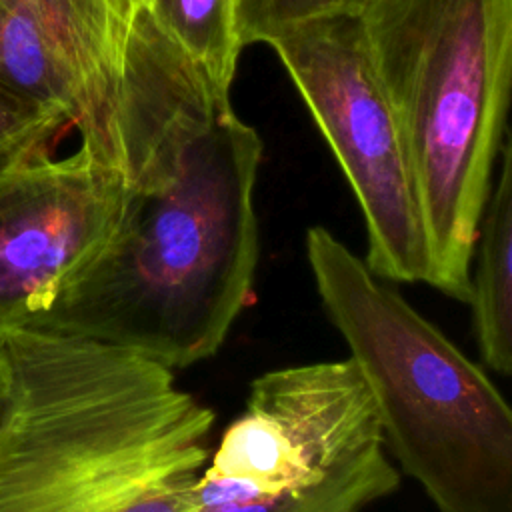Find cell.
<instances>
[{
    "instance_id": "1",
    "label": "cell",
    "mask_w": 512,
    "mask_h": 512,
    "mask_svg": "<svg viewBox=\"0 0 512 512\" xmlns=\"http://www.w3.org/2000/svg\"><path fill=\"white\" fill-rule=\"evenodd\" d=\"M118 230L26 328L98 340L170 370L212 358L260 262L262 140L138 0L116 108Z\"/></svg>"
},
{
    "instance_id": "2",
    "label": "cell",
    "mask_w": 512,
    "mask_h": 512,
    "mask_svg": "<svg viewBox=\"0 0 512 512\" xmlns=\"http://www.w3.org/2000/svg\"><path fill=\"white\" fill-rule=\"evenodd\" d=\"M0 352V512H196L216 414L174 370L38 328Z\"/></svg>"
},
{
    "instance_id": "3",
    "label": "cell",
    "mask_w": 512,
    "mask_h": 512,
    "mask_svg": "<svg viewBox=\"0 0 512 512\" xmlns=\"http://www.w3.org/2000/svg\"><path fill=\"white\" fill-rule=\"evenodd\" d=\"M356 10L412 170L426 284L468 304L474 240L508 134L512 0H362Z\"/></svg>"
},
{
    "instance_id": "4",
    "label": "cell",
    "mask_w": 512,
    "mask_h": 512,
    "mask_svg": "<svg viewBox=\"0 0 512 512\" xmlns=\"http://www.w3.org/2000/svg\"><path fill=\"white\" fill-rule=\"evenodd\" d=\"M304 254L400 474L436 512H512V410L488 372L326 226Z\"/></svg>"
},
{
    "instance_id": "5",
    "label": "cell",
    "mask_w": 512,
    "mask_h": 512,
    "mask_svg": "<svg viewBox=\"0 0 512 512\" xmlns=\"http://www.w3.org/2000/svg\"><path fill=\"white\" fill-rule=\"evenodd\" d=\"M400 480L356 364L318 360L252 380L194 502L196 512H364Z\"/></svg>"
},
{
    "instance_id": "6",
    "label": "cell",
    "mask_w": 512,
    "mask_h": 512,
    "mask_svg": "<svg viewBox=\"0 0 512 512\" xmlns=\"http://www.w3.org/2000/svg\"><path fill=\"white\" fill-rule=\"evenodd\" d=\"M266 44L290 74L358 200L366 266L392 284H426V242L412 170L372 70L358 10L298 20Z\"/></svg>"
},
{
    "instance_id": "7",
    "label": "cell",
    "mask_w": 512,
    "mask_h": 512,
    "mask_svg": "<svg viewBox=\"0 0 512 512\" xmlns=\"http://www.w3.org/2000/svg\"><path fill=\"white\" fill-rule=\"evenodd\" d=\"M124 172L78 146L0 174V338L38 320L110 242Z\"/></svg>"
},
{
    "instance_id": "8",
    "label": "cell",
    "mask_w": 512,
    "mask_h": 512,
    "mask_svg": "<svg viewBox=\"0 0 512 512\" xmlns=\"http://www.w3.org/2000/svg\"><path fill=\"white\" fill-rule=\"evenodd\" d=\"M8 2L38 28L74 78L88 112V134L80 144L102 162L120 168L116 108L138 0Z\"/></svg>"
},
{
    "instance_id": "9",
    "label": "cell",
    "mask_w": 512,
    "mask_h": 512,
    "mask_svg": "<svg viewBox=\"0 0 512 512\" xmlns=\"http://www.w3.org/2000/svg\"><path fill=\"white\" fill-rule=\"evenodd\" d=\"M492 186L480 216L472 260V326L482 364L500 374L512 372V140L504 136Z\"/></svg>"
},
{
    "instance_id": "10",
    "label": "cell",
    "mask_w": 512,
    "mask_h": 512,
    "mask_svg": "<svg viewBox=\"0 0 512 512\" xmlns=\"http://www.w3.org/2000/svg\"><path fill=\"white\" fill-rule=\"evenodd\" d=\"M0 90L64 116L88 134L84 98L38 28L8 0H0Z\"/></svg>"
},
{
    "instance_id": "11",
    "label": "cell",
    "mask_w": 512,
    "mask_h": 512,
    "mask_svg": "<svg viewBox=\"0 0 512 512\" xmlns=\"http://www.w3.org/2000/svg\"><path fill=\"white\" fill-rule=\"evenodd\" d=\"M160 30L202 72L214 92L230 98L242 42L236 0H140Z\"/></svg>"
},
{
    "instance_id": "12",
    "label": "cell",
    "mask_w": 512,
    "mask_h": 512,
    "mask_svg": "<svg viewBox=\"0 0 512 512\" xmlns=\"http://www.w3.org/2000/svg\"><path fill=\"white\" fill-rule=\"evenodd\" d=\"M66 128L64 116L0 90V174L52 156Z\"/></svg>"
},
{
    "instance_id": "13",
    "label": "cell",
    "mask_w": 512,
    "mask_h": 512,
    "mask_svg": "<svg viewBox=\"0 0 512 512\" xmlns=\"http://www.w3.org/2000/svg\"><path fill=\"white\" fill-rule=\"evenodd\" d=\"M362 0H236L242 46L268 42L282 28L332 10H356Z\"/></svg>"
},
{
    "instance_id": "14",
    "label": "cell",
    "mask_w": 512,
    "mask_h": 512,
    "mask_svg": "<svg viewBox=\"0 0 512 512\" xmlns=\"http://www.w3.org/2000/svg\"><path fill=\"white\" fill-rule=\"evenodd\" d=\"M4 392H6V368H4V358L0 352V404L4 400Z\"/></svg>"
}]
</instances>
